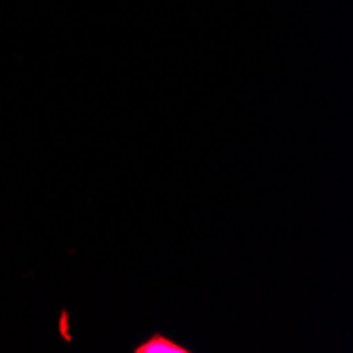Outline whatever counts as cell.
<instances>
[{"label": "cell", "instance_id": "6da1fadb", "mask_svg": "<svg viewBox=\"0 0 353 353\" xmlns=\"http://www.w3.org/2000/svg\"><path fill=\"white\" fill-rule=\"evenodd\" d=\"M134 351L136 353H188L190 349H184V347L176 345L174 341L165 339L163 334L154 332L152 336H148V341L138 345Z\"/></svg>", "mask_w": 353, "mask_h": 353}]
</instances>
